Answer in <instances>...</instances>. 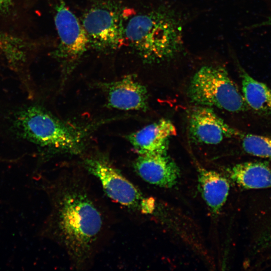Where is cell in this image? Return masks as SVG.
Masks as SVG:
<instances>
[{
  "mask_svg": "<svg viewBox=\"0 0 271 271\" xmlns=\"http://www.w3.org/2000/svg\"><path fill=\"white\" fill-rule=\"evenodd\" d=\"M15 122L28 140L41 147L72 155L83 151L90 127L66 122L36 106L21 111Z\"/></svg>",
  "mask_w": 271,
  "mask_h": 271,
  "instance_id": "obj_3",
  "label": "cell"
},
{
  "mask_svg": "<svg viewBox=\"0 0 271 271\" xmlns=\"http://www.w3.org/2000/svg\"><path fill=\"white\" fill-rule=\"evenodd\" d=\"M49 191V235L64 249L73 267L84 269L92 262L105 233L103 208L86 180L76 175L55 179Z\"/></svg>",
  "mask_w": 271,
  "mask_h": 271,
  "instance_id": "obj_1",
  "label": "cell"
},
{
  "mask_svg": "<svg viewBox=\"0 0 271 271\" xmlns=\"http://www.w3.org/2000/svg\"><path fill=\"white\" fill-rule=\"evenodd\" d=\"M176 134L169 120L162 119L126 136L136 152L140 154L167 152L169 139Z\"/></svg>",
  "mask_w": 271,
  "mask_h": 271,
  "instance_id": "obj_11",
  "label": "cell"
},
{
  "mask_svg": "<svg viewBox=\"0 0 271 271\" xmlns=\"http://www.w3.org/2000/svg\"><path fill=\"white\" fill-rule=\"evenodd\" d=\"M101 86L106 92L107 105L110 107L122 110L143 111L148 108L147 90L133 75L104 83Z\"/></svg>",
  "mask_w": 271,
  "mask_h": 271,
  "instance_id": "obj_10",
  "label": "cell"
},
{
  "mask_svg": "<svg viewBox=\"0 0 271 271\" xmlns=\"http://www.w3.org/2000/svg\"><path fill=\"white\" fill-rule=\"evenodd\" d=\"M189 127L193 140L207 145H216L225 138L239 134L211 108L202 105L195 107L190 111Z\"/></svg>",
  "mask_w": 271,
  "mask_h": 271,
  "instance_id": "obj_8",
  "label": "cell"
},
{
  "mask_svg": "<svg viewBox=\"0 0 271 271\" xmlns=\"http://www.w3.org/2000/svg\"><path fill=\"white\" fill-rule=\"evenodd\" d=\"M83 166L100 181L104 191L111 199L135 211H148L147 200L140 191L104 157L85 158Z\"/></svg>",
  "mask_w": 271,
  "mask_h": 271,
  "instance_id": "obj_7",
  "label": "cell"
},
{
  "mask_svg": "<svg viewBox=\"0 0 271 271\" xmlns=\"http://www.w3.org/2000/svg\"><path fill=\"white\" fill-rule=\"evenodd\" d=\"M133 168L146 182L164 188L175 185L180 174L179 168L167 152L140 154Z\"/></svg>",
  "mask_w": 271,
  "mask_h": 271,
  "instance_id": "obj_9",
  "label": "cell"
},
{
  "mask_svg": "<svg viewBox=\"0 0 271 271\" xmlns=\"http://www.w3.org/2000/svg\"><path fill=\"white\" fill-rule=\"evenodd\" d=\"M242 92L247 105L261 114L271 113V89L265 83L251 77L239 67Z\"/></svg>",
  "mask_w": 271,
  "mask_h": 271,
  "instance_id": "obj_14",
  "label": "cell"
},
{
  "mask_svg": "<svg viewBox=\"0 0 271 271\" xmlns=\"http://www.w3.org/2000/svg\"><path fill=\"white\" fill-rule=\"evenodd\" d=\"M82 25L89 47L103 53L116 50L124 42V25L119 7L109 1H101L86 11Z\"/></svg>",
  "mask_w": 271,
  "mask_h": 271,
  "instance_id": "obj_5",
  "label": "cell"
},
{
  "mask_svg": "<svg viewBox=\"0 0 271 271\" xmlns=\"http://www.w3.org/2000/svg\"><path fill=\"white\" fill-rule=\"evenodd\" d=\"M183 35L179 15L164 6L137 14L124 26V42L149 64L175 58L183 49Z\"/></svg>",
  "mask_w": 271,
  "mask_h": 271,
  "instance_id": "obj_2",
  "label": "cell"
},
{
  "mask_svg": "<svg viewBox=\"0 0 271 271\" xmlns=\"http://www.w3.org/2000/svg\"><path fill=\"white\" fill-rule=\"evenodd\" d=\"M188 94L190 99L199 105L214 106L231 112L247 109L238 87L221 66L201 67L190 81Z\"/></svg>",
  "mask_w": 271,
  "mask_h": 271,
  "instance_id": "obj_4",
  "label": "cell"
},
{
  "mask_svg": "<svg viewBox=\"0 0 271 271\" xmlns=\"http://www.w3.org/2000/svg\"><path fill=\"white\" fill-rule=\"evenodd\" d=\"M54 23L59 38L55 57L61 63L64 73L73 70L89 47L85 31L64 0H57Z\"/></svg>",
  "mask_w": 271,
  "mask_h": 271,
  "instance_id": "obj_6",
  "label": "cell"
},
{
  "mask_svg": "<svg viewBox=\"0 0 271 271\" xmlns=\"http://www.w3.org/2000/svg\"><path fill=\"white\" fill-rule=\"evenodd\" d=\"M271 27V15L269 16L264 21L255 24L252 27Z\"/></svg>",
  "mask_w": 271,
  "mask_h": 271,
  "instance_id": "obj_16",
  "label": "cell"
},
{
  "mask_svg": "<svg viewBox=\"0 0 271 271\" xmlns=\"http://www.w3.org/2000/svg\"><path fill=\"white\" fill-rule=\"evenodd\" d=\"M198 178L203 199L212 213L217 214L228 196V181L218 172L203 168L198 170Z\"/></svg>",
  "mask_w": 271,
  "mask_h": 271,
  "instance_id": "obj_12",
  "label": "cell"
},
{
  "mask_svg": "<svg viewBox=\"0 0 271 271\" xmlns=\"http://www.w3.org/2000/svg\"><path fill=\"white\" fill-rule=\"evenodd\" d=\"M231 179L248 189L271 188V168L265 163L249 162L239 163L229 171Z\"/></svg>",
  "mask_w": 271,
  "mask_h": 271,
  "instance_id": "obj_13",
  "label": "cell"
},
{
  "mask_svg": "<svg viewBox=\"0 0 271 271\" xmlns=\"http://www.w3.org/2000/svg\"><path fill=\"white\" fill-rule=\"evenodd\" d=\"M241 145L247 154L271 160V138L261 135L240 134Z\"/></svg>",
  "mask_w": 271,
  "mask_h": 271,
  "instance_id": "obj_15",
  "label": "cell"
}]
</instances>
